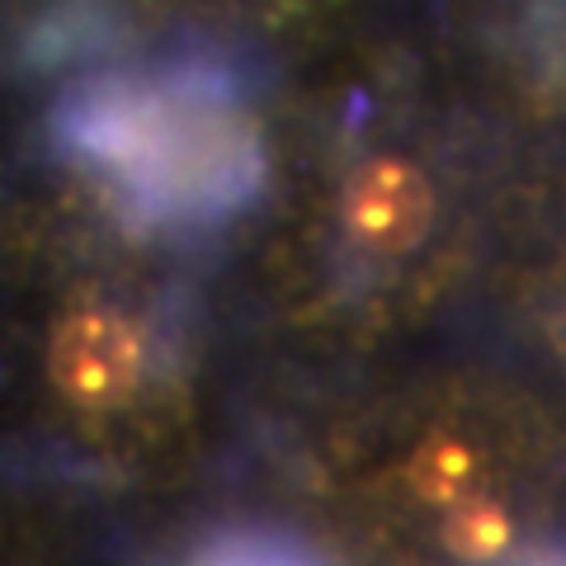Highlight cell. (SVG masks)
I'll list each match as a JSON object with an SVG mask.
<instances>
[{"label": "cell", "mask_w": 566, "mask_h": 566, "mask_svg": "<svg viewBox=\"0 0 566 566\" xmlns=\"http://www.w3.org/2000/svg\"><path fill=\"white\" fill-rule=\"evenodd\" d=\"M71 180L142 232L218 218L260 175L251 118L208 76H123L91 85L62 118Z\"/></svg>", "instance_id": "cell-4"}, {"label": "cell", "mask_w": 566, "mask_h": 566, "mask_svg": "<svg viewBox=\"0 0 566 566\" xmlns=\"http://www.w3.org/2000/svg\"><path fill=\"white\" fill-rule=\"evenodd\" d=\"M463 227V189L434 142H354L279 212L260 270L270 322L307 349L374 345L434 307Z\"/></svg>", "instance_id": "cell-3"}, {"label": "cell", "mask_w": 566, "mask_h": 566, "mask_svg": "<svg viewBox=\"0 0 566 566\" xmlns=\"http://www.w3.org/2000/svg\"><path fill=\"white\" fill-rule=\"evenodd\" d=\"M147 24L222 43H293L331 29L368 0H128Z\"/></svg>", "instance_id": "cell-5"}, {"label": "cell", "mask_w": 566, "mask_h": 566, "mask_svg": "<svg viewBox=\"0 0 566 566\" xmlns=\"http://www.w3.org/2000/svg\"><path fill=\"white\" fill-rule=\"evenodd\" d=\"M534 411L476 374L401 387L307 453L303 505L340 566H505L534 528Z\"/></svg>", "instance_id": "cell-2"}, {"label": "cell", "mask_w": 566, "mask_h": 566, "mask_svg": "<svg viewBox=\"0 0 566 566\" xmlns=\"http://www.w3.org/2000/svg\"><path fill=\"white\" fill-rule=\"evenodd\" d=\"M20 401L33 434L104 491H166L203 453V349L166 264L142 227L71 180L62 199L24 203Z\"/></svg>", "instance_id": "cell-1"}, {"label": "cell", "mask_w": 566, "mask_h": 566, "mask_svg": "<svg viewBox=\"0 0 566 566\" xmlns=\"http://www.w3.org/2000/svg\"><path fill=\"white\" fill-rule=\"evenodd\" d=\"M0 566H14V524H10L6 495H0Z\"/></svg>", "instance_id": "cell-6"}]
</instances>
